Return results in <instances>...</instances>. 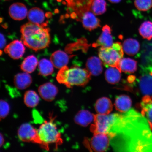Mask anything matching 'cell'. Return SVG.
Returning <instances> with one entry per match:
<instances>
[{"mask_svg":"<svg viewBox=\"0 0 152 152\" xmlns=\"http://www.w3.org/2000/svg\"><path fill=\"white\" fill-rule=\"evenodd\" d=\"M10 107L9 104L5 101L1 100L0 101V117L1 119H4L9 113Z\"/></svg>","mask_w":152,"mask_h":152,"instance_id":"32","label":"cell"},{"mask_svg":"<svg viewBox=\"0 0 152 152\" xmlns=\"http://www.w3.org/2000/svg\"><path fill=\"white\" fill-rule=\"evenodd\" d=\"M28 18L32 23L45 26L44 23L45 20V15L42 10L37 7L30 9L28 12Z\"/></svg>","mask_w":152,"mask_h":152,"instance_id":"21","label":"cell"},{"mask_svg":"<svg viewBox=\"0 0 152 152\" xmlns=\"http://www.w3.org/2000/svg\"><path fill=\"white\" fill-rule=\"evenodd\" d=\"M95 15L88 11L81 15V20L83 27L89 31H92L100 26V20Z\"/></svg>","mask_w":152,"mask_h":152,"instance_id":"13","label":"cell"},{"mask_svg":"<svg viewBox=\"0 0 152 152\" xmlns=\"http://www.w3.org/2000/svg\"><path fill=\"white\" fill-rule=\"evenodd\" d=\"M122 46L125 53L130 56H134L137 54L140 47L139 42L137 40L132 39L125 40Z\"/></svg>","mask_w":152,"mask_h":152,"instance_id":"23","label":"cell"},{"mask_svg":"<svg viewBox=\"0 0 152 152\" xmlns=\"http://www.w3.org/2000/svg\"><path fill=\"white\" fill-rule=\"evenodd\" d=\"M107 4L104 0H94L91 5V10L94 14H103L106 10Z\"/></svg>","mask_w":152,"mask_h":152,"instance_id":"30","label":"cell"},{"mask_svg":"<svg viewBox=\"0 0 152 152\" xmlns=\"http://www.w3.org/2000/svg\"><path fill=\"white\" fill-rule=\"evenodd\" d=\"M123 55V46L119 42L114 43L109 47L100 48L99 50V56L104 65L118 69L119 62Z\"/></svg>","mask_w":152,"mask_h":152,"instance_id":"5","label":"cell"},{"mask_svg":"<svg viewBox=\"0 0 152 152\" xmlns=\"http://www.w3.org/2000/svg\"><path fill=\"white\" fill-rule=\"evenodd\" d=\"M38 63L37 59L35 56L31 55L24 59L21 64V69L25 72L31 73L35 71Z\"/></svg>","mask_w":152,"mask_h":152,"instance_id":"25","label":"cell"},{"mask_svg":"<svg viewBox=\"0 0 152 152\" xmlns=\"http://www.w3.org/2000/svg\"><path fill=\"white\" fill-rule=\"evenodd\" d=\"M9 14L11 18L16 20H23L28 15V10L23 4L16 3L13 4L9 9Z\"/></svg>","mask_w":152,"mask_h":152,"instance_id":"14","label":"cell"},{"mask_svg":"<svg viewBox=\"0 0 152 152\" xmlns=\"http://www.w3.org/2000/svg\"><path fill=\"white\" fill-rule=\"evenodd\" d=\"M6 40L4 36L2 34H1V48L2 49L5 45Z\"/></svg>","mask_w":152,"mask_h":152,"instance_id":"33","label":"cell"},{"mask_svg":"<svg viewBox=\"0 0 152 152\" xmlns=\"http://www.w3.org/2000/svg\"><path fill=\"white\" fill-rule=\"evenodd\" d=\"M85 143L89 149L93 151L104 152L106 151L109 147L110 138L108 134H95L88 143L86 142Z\"/></svg>","mask_w":152,"mask_h":152,"instance_id":"8","label":"cell"},{"mask_svg":"<svg viewBox=\"0 0 152 152\" xmlns=\"http://www.w3.org/2000/svg\"><path fill=\"white\" fill-rule=\"evenodd\" d=\"M56 118L53 117L52 114L50 113L49 120L45 121L37 130L42 142L40 147L47 151H49V145L51 144H54L57 149L63 142L61 134L54 122Z\"/></svg>","mask_w":152,"mask_h":152,"instance_id":"4","label":"cell"},{"mask_svg":"<svg viewBox=\"0 0 152 152\" xmlns=\"http://www.w3.org/2000/svg\"><path fill=\"white\" fill-rule=\"evenodd\" d=\"M134 4L139 10L147 11L152 7V0H135Z\"/></svg>","mask_w":152,"mask_h":152,"instance_id":"31","label":"cell"},{"mask_svg":"<svg viewBox=\"0 0 152 152\" xmlns=\"http://www.w3.org/2000/svg\"><path fill=\"white\" fill-rule=\"evenodd\" d=\"M140 107L142 115L147 119L152 128V95L144 96Z\"/></svg>","mask_w":152,"mask_h":152,"instance_id":"16","label":"cell"},{"mask_svg":"<svg viewBox=\"0 0 152 152\" xmlns=\"http://www.w3.org/2000/svg\"><path fill=\"white\" fill-rule=\"evenodd\" d=\"M4 51L11 58L18 59L23 56L25 48L21 41L15 40L5 47Z\"/></svg>","mask_w":152,"mask_h":152,"instance_id":"10","label":"cell"},{"mask_svg":"<svg viewBox=\"0 0 152 152\" xmlns=\"http://www.w3.org/2000/svg\"><path fill=\"white\" fill-rule=\"evenodd\" d=\"M119 115V114L116 113L95 115L94 123L90 127L91 132L94 134H108Z\"/></svg>","mask_w":152,"mask_h":152,"instance_id":"6","label":"cell"},{"mask_svg":"<svg viewBox=\"0 0 152 152\" xmlns=\"http://www.w3.org/2000/svg\"><path fill=\"white\" fill-rule=\"evenodd\" d=\"M69 56L63 51L58 50L51 56L50 60L55 67L61 69L67 65L69 61Z\"/></svg>","mask_w":152,"mask_h":152,"instance_id":"15","label":"cell"},{"mask_svg":"<svg viewBox=\"0 0 152 152\" xmlns=\"http://www.w3.org/2000/svg\"><path fill=\"white\" fill-rule=\"evenodd\" d=\"M49 31L46 26L27 23L21 27L22 40L28 48L35 51L40 50L48 47L50 43Z\"/></svg>","mask_w":152,"mask_h":152,"instance_id":"2","label":"cell"},{"mask_svg":"<svg viewBox=\"0 0 152 152\" xmlns=\"http://www.w3.org/2000/svg\"><path fill=\"white\" fill-rule=\"evenodd\" d=\"M91 75L86 69L78 67L69 68L67 66L61 68L56 76V80L60 84L68 88L74 86H84L88 83Z\"/></svg>","mask_w":152,"mask_h":152,"instance_id":"3","label":"cell"},{"mask_svg":"<svg viewBox=\"0 0 152 152\" xmlns=\"http://www.w3.org/2000/svg\"><path fill=\"white\" fill-rule=\"evenodd\" d=\"M96 113L101 115H109L112 111L113 105L109 98L102 97L97 101L95 104Z\"/></svg>","mask_w":152,"mask_h":152,"instance_id":"18","label":"cell"},{"mask_svg":"<svg viewBox=\"0 0 152 152\" xmlns=\"http://www.w3.org/2000/svg\"><path fill=\"white\" fill-rule=\"evenodd\" d=\"M39 68L40 75L44 76H47L53 73L54 72V67L50 61L42 59L39 63Z\"/></svg>","mask_w":152,"mask_h":152,"instance_id":"28","label":"cell"},{"mask_svg":"<svg viewBox=\"0 0 152 152\" xmlns=\"http://www.w3.org/2000/svg\"><path fill=\"white\" fill-rule=\"evenodd\" d=\"M32 83V79L31 75L26 72L18 73L15 76L14 85L19 90H25L29 87Z\"/></svg>","mask_w":152,"mask_h":152,"instance_id":"20","label":"cell"},{"mask_svg":"<svg viewBox=\"0 0 152 152\" xmlns=\"http://www.w3.org/2000/svg\"><path fill=\"white\" fill-rule=\"evenodd\" d=\"M86 66L91 75L95 76L99 75L103 70L101 61L96 56L91 57L88 58Z\"/></svg>","mask_w":152,"mask_h":152,"instance_id":"19","label":"cell"},{"mask_svg":"<svg viewBox=\"0 0 152 152\" xmlns=\"http://www.w3.org/2000/svg\"><path fill=\"white\" fill-rule=\"evenodd\" d=\"M138 83L140 92L144 96L152 95V68L144 71Z\"/></svg>","mask_w":152,"mask_h":152,"instance_id":"9","label":"cell"},{"mask_svg":"<svg viewBox=\"0 0 152 152\" xmlns=\"http://www.w3.org/2000/svg\"><path fill=\"white\" fill-rule=\"evenodd\" d=\"M102 30L101 35L96 42L93 44V47L107 48L111 46L113 44V38L110 26L106 25L103 26Z\"/></svg>","mask_w":152,"mask_h":152,"instance_id":"11","label":"cell"},{"mask_svg":"<svg viewBox=\"0 0 152 152\" xmlns=\"http://www.w3.org/2000/svg\"><path fill=\"white\" fill-rule=\"evenodd\" d=\"M41 97L47 102L54 100L58 94V88L50 83H47L41 85L38 89Z\"/></svg>","mask_w":152,"mask_h":152,"instance_id":"12","label":"cell"},{"mask_svg":"<svg viewBox=\"0 0 152 152\" xmlns=\"http://www.w3.org/2000/svg\"><path fill=\"white\" fill-rule=\"evenodd\" d=\"M108 134L115 151L152 152V128L135 110L119 114Z\"/></svg>","mask_w":152,"mask_h":152,"instance_id":"1","label":"cell"},{"mask_svg":"<svg viewBox=\"0 0 152 152\" xmlns=\"http://www.w3.org/2000/svg\"><path fill=\"white\" fill-rule=\"evenodd\" d=\"M119 69L126 73H133L137 70V62L129 58H122L119 62Z\"/></svg>","mask_w":152,"mask_h":152,"instance_id":"24","label":"cell"},{"mask_svg":"<svg viewBox=\"0 0 152 152\" xmlns=\"http://www.w3.org/2000/svg\"><path fill=\"white\" fill-rule=\"evenodd\" d=\"M115 105L118 111L124 113L130 110L132 105V101L129 96L121 95L116 99Z\"/></svg>","mask_w":152,"mask_h":152,"instance_id":"22","label":"cell"},{"mask_svg":"<svg viewBox=\"0 0 152 152\" xmlns=\"http://www.w3.org/2000/svg\"><path fill=\"white\" fill-rule=\"evenodd\" d=\"M0 136H1V147H2V146L3 145L4 143V138L3 137V135L1 133V135H0Z\"/></svg>","mask_w":152,"mask_h":152,"instance_id":"34","label":"cell"},{"mask_svg":"<svg viewBox=\"0 0 152 152\" xmlns=\"http://www.w3.org/2000/svg\"><path fill=\"white\" fill-rule=\"evenodd\" d=\"M110 2L113 3H118L121 0H108Z\"/></svg>","mask_w":152,"mask_h":152,"instance_id":"35","label":"cell"},{"mask_svg":"<svg viewBox=\"0 0 152 152\" xmlns=\"http://www.w3.org/2000/svg\"><path fill=\"white\" fill-rule=\"evenodd\" d=\"M95 115L86 110H82L76 114L74 121L78 125L86 127L94 121Z\"/></svg>","mask_w":152,"mask_h":152,"instance_id":"17","label":"cell"},{"mask_svg":"<svg viewBox=\"0 0 152 152\" xmlns=\"http://www.w3.org/2000/svg\"><path fill=\"white\" fill-rule=\"evenodd\" d=\"M121 72L116 67H110L106 69L104 75L105 79L111 84L118 83L121 77Z\"/></svg>","mask_w":152,"mask_h":152,"instance_id":"26","label":"cell"},{"mask_svg":"<svg viewBox=\"0 0 152 152\" xmlns=\"http://www.w3.org/2000/svg\"><path fill=\"white\" fill-rule=\"evenodd\" d=\"M18 134L19 138L22 142H32L41 145L42 142L38 130L29 124L25 123L21 125L18 129Z\"/></svg>","mask_w":152,"mask_h":152,"instance_id":"7","label":"cell"},{"mask_svg":"<svg viewBox=\"0 0 152 152\" xmlns=\"http://www.w3.org/2000/svg\"><path fill=\"white\" fill-rule=\"evenodd\" d=\"M24 102L27 107L33 108L39 104V98L37 93L33 91H26L24 95Z\"/></svg>","mask_w":152,"mask_h":152,"instance_id":"27","label":"cell"},{"mask_svg":"<svg viewBox=\"0 0 152 152\" xmlns=\"http://www.w3.org/2000/svg\"><path fill=\"white\" fill-rule=\"evenodd\" d=\"M139 32L144 39L151 40L152 39V22L146 21L142 23L139 28Z\"/></svg>","mask_w":152,"mask_h":152,"instance_id":"29","label":"cell"}]
</instances>
